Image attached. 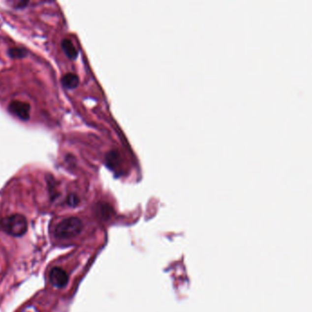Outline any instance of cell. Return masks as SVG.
<instances>
[{
	"mask_svg": "<svg viewBox=\"0 0 312 312\" xmlns=\"http://www.w3.org/2000/svg\"><path fill=\"white\" fill-rule=\"evenodd\" d=\"M83 222L77 217H69L57 224L54 234L59 239H71L82 233Z\"/></svg>",
	"mask_w": 312,
	"mask_h": 312,
	"instance_id": "1",
	"label": "cell"
},
{
	"mask_svg": "<svg viewBox=\"0 0 312 312\" xmlns=\"http://www.w3.org/2000/svg\"><path fill=\"white\" fill-rule=\"evenodd\" d=\"M1 226L9 235L21 236L28 230V221L23 215H12L2 220Z\"/></svg>",
	"mask_w": 312,
	"mask_h": 312,
	"instance_id": "2",
	"label": "cell"
},
{
	"mask_svg": "<svg viewBox=\"0 0 312 312\" xmlns=\"http://www.w3.org/2000/svg\"><path fill=\"white\" fill-rule=\"evenodd\" d=\"M8 110L12 115L24 121L29 120L31 117V105L25 102L12 101L8 105Z\"/></svg>",
	"mask_w": 312,
	"mask_h": 312,
	"instance_id": "3",
	"label": "cell"
},
{
	"mask_svg": "<svg viewBox=\"0 0 312 312\" xmlns=\"http://www.w3.org/2000/svg\"><path fill=\"white\" fill-rule=\"evenodd\" d=\"M50 281L56 287H64L69 281V276L64 269L53 267L50 272Z\"/></svg>",
	"mask_w": 312,
	"mask_h": 312,
	"instance_id": "4",
	"label": "cell"
},
{
	"mask_svg": "<svg viewBox=\"0 0 312 312\" xmlns=\"http://www.w3.org/2000/svg\"><path fill=\"white\" fill-rule=\"evenodd\" d=\"M62 84L67 89H74L79 85V77L75 73H66L62 79Z\"/></svg>",
	"mask_w": 312,
	"mask_h": 312,
	"instance_id": "5",
	"label": "cell"
},
{
	"mask_svg": "<svg viewBox=\"0 0 312 312\" xmlns=\"http://www.w3.org/2000/svg\"><path fill=\"white\" fill-rule=\"evenodd\" d=\"M62 48L65 52L66 55L71 59H75L78 55V52L70 39H65L62 42Z\"/></svg>",
	"mask_w": 312,
	"mask_h": 312,
	"instance_id": "6",
	"label": "cell"
},
{
	"mask_svg": "<svg viewBox=\"0 0 312 312\" xmlns=\"http://www.w3.org/2000/svg\"><path fill=\"white\" fill-rule=\"evenodd\" d=\"M107 165L112 169L117 168V166L120 164V156L117 151H112L108 156H107Z\"/></svg>",
	"mask_w": 312,
	"mask_h": 312,
	"instance_id": "7",
	"label": "cell"
},
{
	"mask_svg": "<svg viewBox=\"0 0 312 312\" xmlns=\"http://www.w3.org/2000/svg\"><path fill=\"white\" fill-rule=\"evenodd\" d=\"M9 54L13 58H23L26 56L27 51L23 50V49L13 48V49L9 50Z\"/></svg>",
	"mask_w": 312,
	"mask_h": 312,
	"instance_id": "8",
	"label": "cell"
},
{
	"mask_svg": "<svg viewBox=\"0 0 312 312\" xmlns=\"http://www.w3.org/2000/svg\"><path fill=\"white\" fill-rule=\"evenodd\" d=\"M78 199L75 197L74 195L70 196V198H69V203L72 205V206H74V205H76L77 203H78Z\"/></svg>",
	"mask_w": 312,
	"mask_h": 312,
	"instance_id": "9",
	"label": "cell"
}]
</instances>
